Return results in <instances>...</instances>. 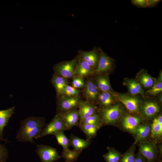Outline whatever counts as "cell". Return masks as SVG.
<instances>
[{"instance_id": "cell-1", "label": "cell", "mask_w": 162, "mask_h": 162, "mask_svg": "<svg viewBox=\"0 0 162 162\" xmlns=\"http://www.w3.org/2000/svg\"><path fill=\"white\" fill-rule=\"evenodd\" d=\"M45 123V120L42 117H30L22 120L16 136L17 140L35 143L33 139H36Z\"/></svg>"}, {"instance_id": "cell-2", "label": "cell", "mask_w": 162, "mask_h": 162, "mask_svg": "<svg viewBox=\"0 0 162 162\" xmlns=\"http://www.w3.org/2000/svg\"><path fill=\"white\" fill-rule=\"evenodd\" d=\"M123 110L119 104L103 108L100 110V116L103 124H113L115 123L122 117Z\"/></svg>"}, {"instance_id": "cell-3", "label": "cell", "mask_w": 162, "mask_h": 162, "mask_svg": "<svg viewBox=\"0 0 162 162\" xmlns=\"http://www.w3.org/2000/svg\"><path fill=\"white\" fill-rule=\"evenodd\" d=\"M80 57L77 56L73 59L63 62L55 65L53 67L55 74L66 78L73 77L75 74V67Z\"/></svg>"}, {"instance_id": "cell-4", "label": "cell", "mask_w": 162, "mask_h": 162, "mask_svg": "<svg viewBox=\"0 0 162 162\" xmlns=\"http://www.w3.org/2000/svg\"><path fill=\"white\" fill-rule=\"evenodd\" d=\"M67 130L60 113L58 112L46 126L43 128L36 139L55 132Z\"/></svg>"}, {"instance_id": "cell-5", "label": "cell", "mask_w": 162, "mask_h": 162, "mask_svg": "<svg viewBox=\"0 0 162 162\" xmlns=\"http://www.w3.org/2000/svg\"><path fill=\"white\" fill-rule=\"evenodd\" d=\"M36 152L41 162H54L62 158L55 148L49 146L37 145Z\"/></svg>"}, {"instance_id": "cell-6", "label": "cell", "mask_w": 162, "mask_h": 162, "mask_svg": "<svg viewBox=\"0 0 162 162\" xmlns=\"http://www.w3.org/2000/svg\"><path fill=\"white\" fill-rule=\"evenodd\" d=\"M115 96L130 112L137 113L140 112V100L137 97L124 93L117 94H115Z\"/></svg>"}, {"instance_id": "cell-7", "label": "cell", "mask_w": 162, "mask_h": 162, "mask_svg": "<svg viewBox=\"0 0 162 162\" xmlns=\"http://www.w3.org/2000/svg\"><path fill=\"white\" fill-rule=\"evenodd\" d=\"M99 58L95 73L101 74L111 71L114 64L113 59L108 56L101 48H99Z\"/></svg>"}, {"instance_id": "cell-8", "label": "cell", "mask_w": 162, "mask_h": 162, "mask_svg": "<svg viewBox=\"0 0 162 162\" xmlns=\"http://www.w3.org/2000/svg\"><path fill=\"white\" fill-rule=\"evenodd\" d=\"M139 153L143 156L149 162L154 161L158 155L155 143L152 141H144L140 142Z\"/></svg>"}, {"instance_id": "cell-9", "label": "cell", "mask_w": 162, "mask_h": 162, "mask_svg": "<svg viewBox=\"0 0 162 162\" xmlns=\"http://www.w3.org/2000/svg\"><path fill=\"white\" fill-rule=\"evenodd\" d=\"M57 102V109L59 112H64L76 109L80 101L78 95L69 96L64 95L60 96Z\"/></svg>"}, {"instance_id": "cell-10", "label": "cell", "mask_w": 162, "mask_h": 162, "mask_svg": "<svg viewBox=\"0 0 162 162\" xmlns=\"http://www.w3.org/2000/svg\"><path fill=\"white\" fill-rule=\"evenodd\" d=\"M80 58L86 62L94 70L96 69L99 58V48L94 47L92 50L86 51L82 50L78 51Z\"/></svg>"}, {"instance_id": "cell-11", "label": "cell", "mask_w": 162, "mask_h": 162, "mask_svg": "<svg viewBox=\"0 0 162 162\" xmlns=\"http://www.w3.org/2000/svg\"><path fill=\"white\" fill-rule=\"evenodd\" d=\"M79 117V123H81L86 119L96 114V106L92 103L87 101L80 100L78 106Z\"/></svg>"}, {"instance_id": "cell-12", "label": "cell", "mask_w": 162, "mask_h": 162, "mask_svg": "<svg viewBox=\"0 0 162 162\" xmlns=\"http://www.w3.org/2000/svg\"><path fill=\"white\" fill-rule=\"evenodd\" d=\"M60 113L67 130H69L74 126H77L80 117L78 111L76 109Z\"/></svg>"}, {"instance_id": "cell-13", "label": "cell", "mask_w": 162, "mask_h": 162, "mask_svg": "<svg viewBox=\"0 0 162 162\" xmlns=\"http://www.w3.org/2000/svg\"><path fill=\"white\" fill-rule=\"evenodd\" d=\"M160 108L158 104L153 101H147L140 106V112L145 118H151L159 111Z\"/></svg>"}, {"instance_id": "cell-14", "label": "cell", "mask_w": 162, "mask_h": 162, "mask_svg": "<svg viewBox=\"0 0 162 162\" xmlns=\"http://www.w3.org/2000/svg\"><path fill=\"white\" fill-rule=\"evenodd\" d=\"M84 87V94L87 101L91 102L98 99L99 90L93 80H88Z\"/></svg>"}, {"instance_id": "cell-15", "label": "cell", "mask_w": 162, "mask_h": 162, "mask_svg": "<svg viewBox=\"0 0 162 162\" xmlns=\"http://www.w3.org/2000/svg\"><path fill=\"white\" fill-rule=\"evenodd\" d=\"M15 106H13L6 110H0V142L8 141L3 138V131L4 127L6 126L10 118L15 113Z\"/></svg>"}, {"instance_id": "cell-16", "label": "cell", "mask_w": 162, "mask_h": 162, "mask_svg": "<svg viewBox=\"0 0 162 162\" xmlns=\"http://www.w3.org/2000/svg\"><path fill=\"white\" fill-rule=\"evenodd\" d=\"M136 80L145 88H150L154 84L156 79L150 75L147 71L142 69L136 74Z\"/></svg>"}, {"instance_id": "cell-17", "label": "cell", "mask_w": 162, "mask_h": 162, "mask_svg": "<svg viewBox=\"0 0 162 162\" xmlns=\"http://www.w3.org/2000/svg\"><path fill=\"white\" fill-rule=\"evenodd\" d=\"M94 73L95 70L86 62L80 58L75 67V74L77 76L83 78L91 75Z\"/></svg>"}, {"instance_id": "cell-18", "label": "cell", "mask_w": 162, "mask_h": 162, "mask_svg": "<svg viewBox=\"0 0 162 162\" xmlns=\"http://www.w3.org/2000/svg\"><path fill=\"white\" fill-rule=\"evenodd\" d=\"M123 85L127 87L130 95H135L140 94L144 95L145 94V92L141 85L134 79H124Z\"/></svg>"}, {"instance_id": "cell-19", "label": "cell", "mask_w": 162, "mask_h": 162, "mask_svg": "<svg viewBox=\"0 0 162 162\" xmlns=\"http://www.w3.org/2000/svg\"><path fill=\"white\" fill-rule=\"evenodd\" d=\"M141 120V118L139 116L127 115L124 117L122 125L126 130L134 134Z\"/></svg>"}, {"instance_id": "cell-20", "label": "cell", "mask_w": 162, "mask_h": 162, "mask_svg": "<svg viewBox=\"0 0 162 162\" xmlns=\"http://www.w3.org/2000/svg\"><path fill=\"white\" fill-rule=\"evenodd\" d=\"M151 125L147 123L138 126L134 133L135 135V144L145 141L150 133Z\"/></svg>"}, {"instance_id": "cell-21", "label": "cell", "mask_w": 162, "mask_h": 162, "mask_svg": "<svg viewBox=\"0 0 162 162\" xmlns=\"http://www.w3.org/2000/svg\"><path fill=\"white\" fill-rule=\"evenodd\" d=\"M51 81L55 88L57 95H62L64 88L68 85L67 79L55 74L52 76Z\"/></svg>"}, {"instance_id": "cell-22", "label": "cell", "mask_w": 162, "mask_h": 162, "mask_svg": "<svg viewBox=\"0 0 162 162\" xmlns=\"http://www.w3.org/2000/svg\"><path fill=\"white\" fill-rule=\"evenodd\" d=\"M69 139L70 146L76 151H82L88 148L90 144V141L80 138L73 134H71Z\"/></svg>"}, {"instance_id": "cell-23", "label": "cell", "mask_w": 162, "mask_h": 162, "mask_svg": "<svg viewBox=\"0 0 162 162\" xmlns=\"http://www.w3.org/2000/svg\"><path fill=\"white\" fill-rule=\"evenodd\" d=\"M95 83L101 92H111L112 88L107 76L100 74L97 77Z\"/></svg>"}, {"instance_id": "cell-24", "label": "cell", "mask_w": 162, "mask_h": 162, "mask_svg": "<svg viewBox=\"0 0 162 162\" xmlns=\"http://www.w3.org/2000/svg\"><path fill=\"white\" fill-rule=\"evenodd\" d=\"M77 126L86 135V140L89 141L95 136L100 128L95 125L82 123H79Z\"/></svg>"}, {"instance_id": "cell-25", "label": "cell", "mask_w": 162, "mask_h": 162, "mask_svg": "<svg viewBox=\"0 0 162 162\" xmlns=\"http://www.w3.org/2000/svg\"><path fill=\"white\" fill-rule=\"evenodd\" d=\"M98 99L104 107L112 105L115 101V94L112 92H101L99 93Z\"/></svg>"}, {"instance_id": "cell-26", "label": "cell", "mask_w": 162, "mask_h": 162, "mask_svg": "<svg viewBox=\"0 0 162 162\" xmlns=\"http://www.w3.org/2000/svg\"><path fill=\"white\" fill-rule=\"evenodd\" d=\"M108 152L103 155L106 162H119L122 156L121 154L115 149L107 147Z\"/></svg>"}, {"instance_id": "cell-27", "label": "cell", "mask_w": 162, "mask_h": 162, "mask_svg": "<svg viewBox=\"0 0 162 162\" xmlns=\"http://www.w3.org/2000/svg\"><path fill=\"white\" fill-rule=\"evenodd\" d=\"M82 152L67 148L63 150L61 156L65 160V162H73L76 161Z\"/></svg>"}, {"instance_id": "cell-28", "label": "cell", "mask_w": 162, "mask_h": 162, "mask_svg": "<svg viewBox=\"0 0 162 162\" xmlns=\"http://www.w3.org/2000/svg\"><path fill=\"white\" fill-rule=\"evenodd\" d=\"M162 91V72L160 71L159 77L155 81L153 85L147 91L146 93L153 95H155Z\"/></svg>"}, {"instance_id": "cell-29", "label": "cell", "mask_w": 162, "mask_h": 162, "mask_svg": "<svg viewBox=\"0 0 162 162\" xmlns=\"http://www.w3.org/2000/svg\"><path fill=\"white\" fill-rule=\"evenodd\" d=\"M56 137L57 142L63 148V150L67 148L70 146V140L65 135L63 131H59L53 134Z\"/></svg>"}, {"instance_id": "cell-30", "label": "cell", "mask_w": 162, "mask_h": 162, "mask_svg": "<svg viewBox=\"0 0 162 162\" xmlns=\"http://www.w3.org/2000/svg\"><path fill=\"white\" fill-rule=\"evenodd\" d=\"M81 123L93 124L99 127H100L103 124L100 115L96 114L85 119Z\"/></svg>"}, {"instance_id": "cell-31", "label": "cell", "mask_w": 162, "mask_h": 162, "mask_svg": "<svg viewBox=\"0 0 162 162\" xmlns=\"http://www.w3.org/2000/svg\"><path fill=\"white\" fill-rule=\"evenodd\" d=\"M135 158L134 148L132 147L122 155L119 162H134Z\"/></svg>"}, {"instance_id": "cell-32", "label": "cell", "mask_w": 162, "mask_h": 162, "mask_svg": "<svg viewBox=\"0 0 162 162\" xmlns=\"http://www.w3.org/2000/svg\"><path fill=\"white\" fill-rule=\"evenodd\" d=\"M151 136L153 138L158 137L162 135V125L153 122L151 125Z\"/></svg>"}, {"instance_id": "cell-33", "label": "cell", "mask_w": 162, "mask_h": 162, "mask_svg": "<svg viewBox=\"0 0 162 162\" xmlns=\"http://www.w3.org/2000/svg\"><path fill=\"white\" fill-rule=\"evenodd\" d=\"M80 92L79 90L77 89L68 85L64 88L62 95L73 96L78 95Z\"/></svg>"}, {"instance_id": "cell-34", "label": "cell", "mask_w": 162, "mask_h": 162, "mask_svg": "<svg viewBox=\"0 0 162 162\" xmlns=\"http://www.w3.org/2000/svg\"><path fill=\"white\" fill-rule=\"evenodd\" d=\"M72 86L76 89L84 87L85 83L83 78L78 76L74 77L72 81Z\"/></svg>"}, {"instance_id": "cell-35", "label": "cell", "mask_w": 162, "mask_h": 162, "mask_svg": "<svg viewBox=\"0 0 162 162\" xmlns=\"http://www.w3.org/2000/svg\"><path fill=\"white\" fill-rule=\"evenodd\" d=\"M8 156L7 149L0 142V162H6Z\"/></svg>"}, {"instance_id": "cell-36", "label": "cell", "mask_w": 162, "mask_h": 162, "mask_svg": "<svg viewBox=\"0 0 162 162\" xmlns=\"http://www.w3.org/2000/svg\"><path fill=\"white\" fill-rule=\"evenodd\" d=\"M132 3L134 5L141 8L148 7L147 0H133L131 1Z\"/></svg>"}, {"instance_id": "cell-37", "label": "cell", "mask_w": 162, "mask_h": 162, "mask_svg": "<svg viewBox=\"0 0 162 162\" xmlns=\"http://www.w3.org/2000/svg\"><path fill=\"white\" fill-rule=\"evenodd\" d=\"M160 1V0H147L148 7H154L158 4Z\"/></svg>"}, {"instance_id": "cell-38", "label": "cell", "mask_w": 162, "mask_h": 162, "mask_svg": "<svg viewBox=\"0 0 162 162\" xmlns=\"http://www.w3.org/2000/svg\"><path fill=\"white\" fill-rule=\"evenodd\" d=\"M134 162H146L145 158L141 154L138 153L136 156Z\"/></svg>"}, {"instance_id": "cell-39", "label": "cell", "mask_w": 162, "mask_h": 162, "mask_svg": "<svg viewBox=\"0 0 162 162\" xmlns=\"http://www.w3.org/2000/svg\"><path fill=\"white\" fill-rule=\"evenodd\" d=\"M153 122L157 123L162 125V116L160 115L158 117L154 118Z\"/></svg>"}, {"instance_id": "cell-40", "label": "cell", "mask_w": 162, "mask_h": 162, "mask_svg": "<svg viewBox=\"0 0 162 162\" xmlns=\"http://www.w3.org/2000/svg\"><path fill=\"white\" fill-rule=\"evenodd\" d=\"M158 99L159 100L160 103L162 102V94H160L158 96Z\"/></svg>"}, {"instance_id": "cell-41", "label": "cell", "mask_w": 162, "mask_h": 162, "mask_svg": "<svg viewBox=\"0 0 162 162\" xmlns=\"http://www.w3.org/2000/svg\"></svg>"}]
</instances>
